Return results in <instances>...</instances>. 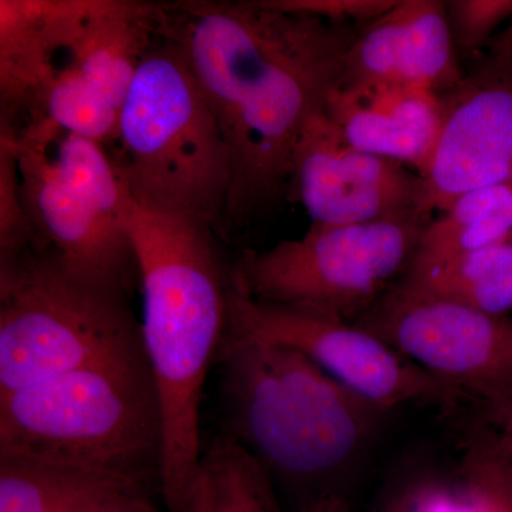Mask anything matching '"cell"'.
Wrapping results in <instances>:
<instances>
[{
  "label": "cell",
  "instance_id": "6da1fadb",
  "mask_svg": "<svg viewBox=\"0 0 512 512\" xmlns=\"http://www.w3.org/2000/svg\"><path fill=\"white\" fill-rule=\"evenodd\" d=\"M158 35L200 84L231 157L228 220L281 200L308 120L325 109L355 33L269 0L161 6Z\"/></svg>",
  "mask_w": 512,
  "mask_h": 512
},
{
  "label": "cell",
  "instance_id": "7a4b0ae2",
  "mask_svg": "<svg viewBox=\"0 0 512 512\" xmlns=\"http://www.w3.org/2000/svg\"><path fill=\"white\" fill-rule=\"evenodd\" d=\"M143 291L141 338L163 417L161 487L185 512L201 456L202 390L231 320L232 268L210 229L131 202L127 221Z\"/></svg>",
  "mask_w": 512,
  "mask_h": 512
},
{
  "label": "cell",
  "instance_id": "3957f363",
  "mask_svg": "<svg viewBox=\"0 0 512 512\" xmlns=\"http://www.w3.org/2000/svg\"><path fill=\"white\" fill-rule=\"evenodd\" d=\"M228 434L303 500L343 493L342 478L365 454L384 410L298 349L227 335L220 356Z\"/></svg>",
  "mask_w": 512,
  "mask_h": 512
},
{
  "label": "cell",
  "instance_id": "277c9868",
  "mask_svg": "<svg viewBox=\"0 0 512 512\" xmlns=\"http://www.w3.org/2000/svg\"><path fill=\"white\" fill-rule=\"evenodd\" d=\"M0 457L109 474L160 493L163 417L146 352L0 396Z\"/></svg>",
  "mask_w": 512,
  "mask_h": 512
},
{
  "label": "cell",
  "instance_id": "5b68a950",
  "mask_svg": "<svg viewBox=\"0 0 512 512\" xmlns=\"http://www.w3.org/2000/svg\"><path fill=\"white\" fill-rule=\"evenodd\" d=\"M141 352L130 285L72 264L42 239L0 262V396Z\"/></svg>",
  "mask_w": 512,
  "mask_h": 512
},
{
  "label": "cell",
  "instance_id": "8992f818",
  "mask_svg": "<svg viewBox=\"0 0 512 512\" xmlns=\"http://www.w3.org/2000/svg\"><path fill=\"white\" fill-rule=\"evenodd\" d=\"M123 163L138 205L187 218L214 232L228 220L231 157L184 57L158 35L120 109Z\"/></svg>",
  "mask_w": 512,
  "mask_h": 512
},
{
  "label": "cell",
  "instance_id": "52a82bcc",
  "mask_svg": "<svg viewBox=\"0 0 512 512\" xmlns=\"http://www.w3.org/2000/svg\"><path fill=\"white\" fill-rule=\"evenodd\" d=\"M430 222L414 212L367 224H312L301 239L245 252L232 278L256 302L352 323L407 272Z\"/></svg>",
  "mask_w": 512,
  "mask_h": 512
},
{
  "label": "cell",
  "instance_id": "ba28073f",
  "mask_svg": "<svg viewBox=\"0 0 512 512\" xmlns=\"http://www.w3.org/2000/svg\"><path fill=\"white\" fill-rule=\"evenodd\" d=\"M229 303L228 335L254 336L298 349L384 412L413 402L453 407L468 397L353 323L256 302L235 282Z\"/></svg>",
  "mask_w": 512,
  "mask_h": 512
},
{
  "label": "cell",
  "instance_id": "9c48e42d",
  "mask_svg": "<svg viewBox=\"0 0 512 512\" xmlns=\"http://www.w3.org/2000/svg\"><path fill=\"white\" fill-rule=\"evenodd\" d=\"M353 325L478 402L512 377V318L397 282Z\"/></svg>",
  "mask_w": 512,
  "mask_h": 512
},
{
  "label": "cell",
  "instance_id": "30bf717a",
  "mask_svg": "<svg viewBox=\"0 0 512 512\" xmlns=\"http://www.w3.org/2000/svg\"><path fill=\"white\" fill-rule=\"evenodd\" d=\"M292 178L312 224L338 227L427 214L423 178L406 165L353 146L325 109L303 128Z\"/></svg>",
  "mask_w": 512,
  "mask_h": 512
},
{
  "label": "cell",
  "instance_id": "8fae6325",
  "mask_svg": "<svg viewBox=\"0 0 512 512\" xmlns=\"http://www.w3.org/2000/svg\"><path fill=\"white\" fill-rule=\"evenodd\" d=\"M444 100L439 144L423 178V210L430 215L468 191L512 181L510 74L488 59Z\"/></svg>",
  "mask_w": 512,
  "mask_h": 512
},
{
  "label": "cell",
  "instance_id": "7c38bea8",
  "mask_svg": "<svg viewBox=\"0 0 512 512\" xmlns=\"http://www.w3.org/2000/svg\"><path fill=\"white\" fill-rule=\"evenodd\" d=\"M99 0H0V133L18 140L45 121L47 92Z\"/></svg>",
  "mask_w": 512,
  "mask_h": 512
},
{
  "label": "cell",
  "instance_id": "4fadbf2b",
  "mask_svg": "<svg viewBox=\"0 0 512 512\" xmlns=\"http://www.w3.org/2000/svg\"><path fill=\"white\" fill-rule=\"evenodd\" d=\"M446 2L397 0L356 36L338 84L399 83L450 93L463 82Z\"/></svg>",
  "mask_w": 512,
  "mask_h": 512
},
{
  "label": "cell",
  "instance_id": "5bb4252c",
  "mask_svg": "<svg viewBox=\"0 0 512 512\" xmlns=\"http://www.w3.org/2000/svg\"><path fill=\"white\" fill-rule=\"evenodd\" d=\"M16 146L23 201L39 238L72 264L131 286L138 269L126 229L63 177L50 148Z\"/></svg>",
  "mask_w": 512,
  "mask_h": 512
},
{
  "label": "cell",
  "instance_id": "9a60e30c",
  "mask_svg": "<svg viewBox=\"0 0 512 512\" xmlns=\"http://www.w3.org/2000/svg\"><path fill=\"white\" fill-rule=\"evenodd\" d=\"M325 113L353 146L424 178L439 144L446 100L409 84H336Z\"/></svg>",
  "mask_w": 512,
  "mask_h": 512
},
{
  "label": "cell",
  "instance_id": "2e32d148",
  "mask_svg": "<svg viewBox=\"0 0 512 512\" xmlns=\"http://www.w3.org/2000/svg\"><path fill=\"white\" fill-rule=\"evenodd\" d=\"M160 16L161 6L99 0L69 50L70 66L121 109L141 63L156 43Z\"/></svg>",
  "mask_w": 512,
  "mask_h": 512
},
{
  "label": "cell",
  "instance_id": "e0dca14e",
  "mask_svg": "<svg viewBox=\"0 0 512 512\" xmlns=\"http://www.w3.org/2000/svg\"><path fill=\"white\" fill-rule=\"evenodd\" d=\"M121 493L154 491L109 474L0 457V512H87Z\"/></svg>",
  "mask_w": 512,
  "mask_h": 512
},
{
  "label": "cell",
  "instance_id": "ac0fdd59",
  "mask_svg": "<svg viewBox=\"0 0 512 512\" xmlns=\"http://www.w3.org/2000/svg\"><path fill=\"white\" fill-rule=\"evenodd\" d=\"M507 242H512V181L468 191L451 202L427 225L407 272Z\"/></svg>",
  "mask_w": 512,
  "mask_h": 512
},
{
  "label": "cell",
  "instance_id": "d6986e66",
  "mask_svg": "<svg viewBox=\"0 0 512 512\" xmlns=\"http://www.w3.org/2000/svg\"><path fill=\"white\" fill-rule=\"evenodd\" d=\"M274 477L227 431L202 448L185 512H281Z\"/></svg>",
  "mask_w": 512,
  "mask_h": 512
},
{
  "label": "cell",
  "instance_id": "ffe728a7",
  "mask_svg": "<svg viewBox=\"0 0 512 512\" xmlns=\"http://www.w3.org/2000/svg\"><path fill=\"white\" fill-rule=\"evenodd\" d=\"M404 284L490 315L512 312V242L468 252L444 264L407 272Z\"/></svg>",
  "mask_w": 512,
  "mask_h": 512
},
{
  "label": "cell",
  "instance_id": "44dd1931",
  "mask_svg": "<svg viewBox=\"0 0 512 512\" xmlns=\"http://www.w3.org/2000/svg\"><path fill=\"white\" fill-rule=\"evenodd\" d=\"M120 109L69 63L59 70L45 101V121L29 137L53 144L62 134H76L94 143L116 141Z\"/></svg>",
  "mask_w": 512,
  "mask_h": 512
},
{
  "label": "cell",
  "instance_id": "7402d4cb",
  "mask_svg": "<svg viewBox=\"0 0 512 512\" xmlns=\"http://www.w3.org/2000/svg\"><path fill=\"white\" fill-rule=\"evenodd\" d=\"M464 444L460 490L470 512H512V471L488 424L473 427Z\"/></svg>",
  "mask_w": 512,
  "mask_h": 512
},
{
  "label": "cell",
  "instance_id": "603a6c76",
  "mask_svg": "<svg viewBox=\"0 0 512 512\" xmlns=\"http://www.w3.org/2000/svg\"><path fill=\"white\" fill-rule=\"evenodd\" d=\"M37 241L39 234L23 201L16 140L0 133V262L15 259Z\"/></svg>",
  "mask_w": 512,
  "mask_h": 512
},
{
  "label": "cell",
  "instance_id": "cb8c5ba5",
  "mask_svg": "<svg viewBox=\"0 0 512 512\" xmlns=\"http://www.w3.org/2000/svg\"><path fill=\"white\" fill-rule=\"evenodd\" d=\"M370 512H470L460 487L431 471L417 470L387 485Z\"/></svg>",
  "mask_w": 512,
  "mask_h": 512
},
{
  "label": "cell",
  "instance_id": "d4e9b609",
  "mask_svg": "<svg viewBox=\"0 0 512 512\" xmlns=\"http://www.w3.org/2000/svg\"><path fill=\"white\" fill-rule=\"evenodd\" d=\"M446 9L454 45L466 50L483 46L512 19V0H451Z\"/></svg>",
  "mask_w": 512,
  "mask_h": 512
},
{
  "label": "cell",
  "instance_id": "484cf974",
  "mask_svg": "<svg viewBox=\"0 0 512 512\" xmlns=\"http://www.w3.org/2000/svg\"><path fill=\"white\" fill-rule=\"evenodd\" d=\"M269 3L285 12L348 25L350 20L372 22L392 9L397 0H269Z\"/></svg>",
  "mask_w": 512,
  "mask_h": 512
},
{
  "label": "cell",
  "instance_id": "4316f807",
  "mask_svg": "<svg viewBox=\"0 0 512 512\" xmlns=\"http://www.w3.org/2000/svg\"><path fill=\"white\" fill-rule=\"evenodd\" d=\"M480 403L488 426L501 433L512 434V377Z\"/></svg>",
  "mask_w": 512,
  "mask_h": 512
},
{
  "label": "cell",
  "instance_id": "83f0119b",
  "mask_svg": "<svg viewBox=\"0 0 512 512\" xmlns=\"http://www.w3.org/2000/svg\"><path fill=\"white\" fill-rule=\"evenodd\" d=\"M87 512H160L151 501V495L121 493L107 498Z\"/></svg>",
  "mask_w": 512,
  "mask_h": 512
},
{
  "label": "cell",
  "instance_id": "f1b7e54d",
  "mask_svg": "<svg viewBox=\"0 0 512 512\" xmlns=\"http://www.w3.org/2000/svg\"><path fill=\"white\" fill-rule=\"evenodd\" d=\"M296 512H350L345 493H326L301 504Z\"/></svg>",
  "mask_w": 512,
  "mask_h": 512
},
{
  "label": "cell",
  "instance_id": "f546056e",
  "mask_svg": "<svg viewBox=\"0 0 512 512\" xmlns=\"http://www.w3.org/2000/svg\"><path fill=\"white\" fill-rule=\"evenodd\" d=\"M490 59L512 77V20L510 26L494 40Z\"/></svg>",
  "mask_w": 512,
  "mask_h": 512
},
{
  "label": "cell",
  "instance_id": "4dcf8cb0",
  "mask_svg": "<svg viewBox=\"0 0 512 512\" xmlns=\"http://www.w3.org/2000/svg\"><path fill=\"white\" fill-rule=\"evenodd\" d=\"M494 431L495 436H497L498 446L503 451L504 457L507 458L508 466H510L512 471V434L501 433V431L495 429Z\"/></svg>",
  "mask_w": 512,
  "mask_h": 512
}]
</instances>
